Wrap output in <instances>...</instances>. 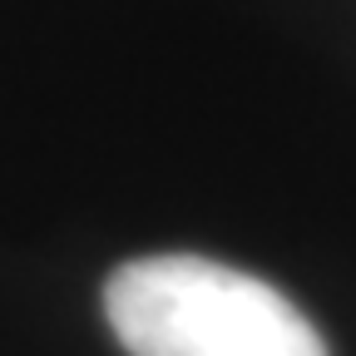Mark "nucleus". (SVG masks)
<instances>
[{"mask_svg": "<svg viewBox=\"0 0 356 356\" xmlns=\"http://www.w3.org/2000/svg\"><path fill=\"white\" fill-rule=\"evenodd\" d=\"M104 312L129 356H327L317 327L273 282L193 252L124 262Z\"/></svg>", "mask_w": 356, "mask_h": 356, "instance_id": "f257e3e1", "label": "nucleus"}]
</instances>
